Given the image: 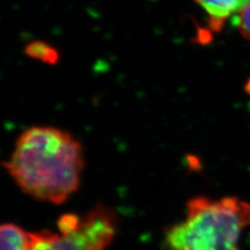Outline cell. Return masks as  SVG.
I'll list each match as a JSON object with an SVG mask.
<instances>
[{
    "label": "cell",
    "instance_id": "6da1fadb",
    "mask_svg": "<svg viewBox=\"0 0 250 250\" xmlns=\"http://www.w3.org/2000/svg\"><path fill=\"white\" fill-rule=\"evenodd\" d=\"M4 166L25 193L59 205L80 185L83 148L66 131L48 126L30 127L18 138Z\"/></svg>",
    "mask_w": 250,
    "mask_h": 250
},
{
    "label": "cell",
    "instance_id": "7a4b0ae2",
    "mask_svg": "<svg viewBox=\"0 0 250 250\" xmlns=\"http://www.w3.org/2000/svg\"><path fill=\"white\" fill-rule=\"evenodd\" d=\"M250 226V203L236 196L194 197L183 221L166 234L171 250H242L240 240Z\"/></svg>",
    "mask_w": 250,
    "mask_h": 250
},
{
    "label": "cell",
    "instance_id": "3957f363",
    "mask_svg": "<svg viewBox=\"0 0 250 250\" xmlns=\"http://www.w3.org/2000/svg\"><path fill=\"white\" fill-rule=\"evenodd\" d=\"M207 11L215 29L221 27L226 18L248 4L249 0H195Z\"/></svg>",
    "mask_w": 250,
    "mask_h": 250
},
{
    "label": "cell",
    "instance_id": "277c9868",
    "mask_svg": "<svg viewBox=\"0 0 250 250\" xmlns=\"http://www.w3.org/2000/svg\"><path fill=\"white\" fill-rule=\"evenodd\" d=\"M33 232H26L18 225H0V250H33Z\"/></svg>",
    "mask_w": 250,
    "mask_h": 250
},
{
    "label": "cell",
    "instance_id": "5b68a950",
    "mask_svg": "<svg viewBox=\"0 0 250 250\" xmlns=\"http://www.w3.org/2000/svg\"><path fill=\"white\" fill-rule=\"evenodd\" d=\"M25 53L31 59L41 61L48 65H56L60 61V52L57 48L43 41H33L25 47Z\"/></svg>",
    "mask_w": 250,
    "mask_h": 250
},
{
    "label": "cell",
    "instance_id": "8992f818",
    "mask_svg": "<svg viewBox=\"0 0 250 250\" xmlns=\"http://www.w3.org/2000/svg\"><path fill=\"white\" fill-rule=\"evenodd\" d=\"M236 25L239 27L242 36L250 41V3L246 4L236 19Z\"/></svg>",
    "mask_w": 250,
    "mask_h": 250
}]
</instances>
